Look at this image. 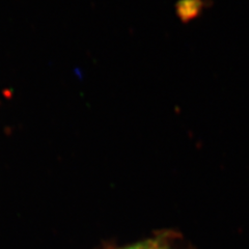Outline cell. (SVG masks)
<instances>
[{
    "mask_svg": "<svg viewBox=\"0 0 249 249\" xmlns=\"http://www.w3.org/2000/svg\"><path fill=\"white\" fill-rule=\"evenodd\" d=\"M207 6L208 1L206 0H180L176 4V14L178 19L187 24L198 18Z\"/></svg>",
    "mask_w": 249,
    "mask_h": 249,
    "instance_id": "cell-1",
    "label": "cell"
},
{
    "mask_svg": "<svg viewBox=\"0 0 249 249\" xmlns=\"http://www.w3.org/2000/svg\"><path fill=\"white\" fill-rule=\"evenodd\" d=\"M155 249H193L189 243L184 241L181 233L175 231H158V242Z\"/></svg>",
    "mask_w": 249,
    "mask_h": 249,
    "instance_id": "cell-2",
    "label": "cell"
},
{
    "mask_svg": "<svg viewBox=\"0 0 249 249\" xmlns=\"http://www.w3.org/2000/svg\"><path fill=\"white\" fill-rule=\"evenodd\" d=\"M158 242V232L154 233L150 238L137 241L134 243H129L126 245H107L103 249H155Z\"/></svg>",
    "mask_w": 249,
    "mask_h": 249,
    "instance_id": "cell-3",
    "label": "cell"
}]
</instances>
